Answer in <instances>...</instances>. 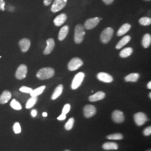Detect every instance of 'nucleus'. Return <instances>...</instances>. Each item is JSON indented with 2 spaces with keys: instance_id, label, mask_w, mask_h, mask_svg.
Returning a JSON list of instances; mask_svg holds the SVG:
<instances>
[{
  "instance_id": "obj_15",
  "label": "nucleus",
  "mask_w": 151,
  "mask_h": 151,
  "mask_svg": "<svg viewBox=\"0 0 151 151\" xmlns=\"http://www.w3.org/2000/svg\"><path fill=\"white\" fill-rule=\"evenodd\" d=\"M67 16L65 14H61L58 16H57L54 20V23L55 25L57 27H60L63 25L67 20Z\"/></svg>"
},
{
  "instance_id": "obj_14",
  "label": "nucleus",
  "mask_w": 151,
  "mask_h": 151,
  "mask_svg": "<svg viewBox=\"0 0 151 151\" xmlns=\"http://www.w3.org/2000/svg\"><path fill=\"white\" fill-rule=\"evenodd\" d=\"M47 47L44 49V54L45 55L50 54L52 50H53L55 46V42L54 39L52 38H49L47 41Z\"/></svg>"
},
{
  "instance_id": "obj_43",
  "label": "nucleus",
  "mask_w": 151,
  "mask_h": 151,
  "mask_svg": "<svg viewBox=\"0 0 151 151\" xmlns=\"http://www.w3.org/2000/svg\"><path fill=\"white\" fill-rule=\"evenodd\" d=\"M149 96H150V99L151 98V92L150 93V95H149Z\"/></svg>"
},
{
  "instance_id": "obj_1",
  "label": "nucleus",
  "mask_w": 151,
  "mask_h": 151,
  "mask_svg": "<svg viewBox=\"0 0 151 151\" xmlns=\"http://www.w3.org/2000/svg\"><path fill=\"white\" fill-rule=\"evenodd\" d=\"M54 70L50 67H45L40 69L37 73V77L39 79L44 80L52 78L54 75Z\"/></svg>"
},
{
  "instance_id": "obj_11",
  "label": "nucleus",
  "mask_w": 151,
  "mask_h": 151,
  "mask_svg": "<svg viewBox=\"0 0 151 151\" xmlns=\"http://www.w3.org/2000/svg\"><path fill=\"white\" fill-rule=\"evenodd\" d=\"M112 119L116 123H122L125 119L124 114L120 110H115L112 114Z\"/></svg>"
},
{
  "instance_id": "obj_24",
  "label": "nucleus",
  "mask_w": 151,
  "mask_h": 151,
  "mask_svg": "<svg viewBox=\"0 0 151 151\" xmlns=\"http://www.w3.org/2000/svg\"><path fill=\"white\" fill-rule=\"evenodd\" d=\"M140 76L138 73H130L125 77V80L127 82H137L139 79Z\"/></svg>"
},
{
  "instance_id": "obj_3",
  "label": "nucleus",
  "mask_w": 151,
  "mask_h": 151,
  "mask_svg": "<svg viewBox=\"0 0 151 151\" xmlns=\"http://www.w3.org/2000/svg\"><path fill=\"white\" fill-rule=\"evenodd\" d=\"M114 30L111 27H107L103 31L100 37V39L104 44H106L111 39L113 35Z\"/></svg>"
},
{
  "instance_id": "obj_36",
  "label": "nucleus",
  "mask_w": 151,
  "mask_h": 151,
  "mask_svg": "<svg viewBox=\"0 0 151 151\" xmlns=\"http://www.w3.org/2000/svg\"><path fill=\"white\" fill-rule=\"evenodd\" d=\"M5 2L4 0H0V10L1 11H5Z\"/></svg>"
},
{
  "instance_id": "obj_13",
  "label": "nucleus",
  "mask_w": 151,
  "mask_h": 151,
  "mask_svg": "<svg viewBox=\"0 0 151 151\" xmlns=\"http://www.w3.org/2000/svg\"><path fill=\"white\" fill-rule=\"evenodd\" d=\"M97 78L99 80L106 83H111L113 81V77L110 75L105 72L99 73L97 74Z\"/></svg>"
},
{
  "instance_id": "obj_6",
  "label": "nucleus",
  "mask_w": 151,
  "mask_h": 151,
  "mask_svg": "<svg viewBox=\"0 0 151 151\" xmlns=\"http://www.w3.org/2000/svg\"><path fill=\"white\" fill-rule=\"evenodd\" d=\"M27 68L25 65H21L19 66L16 70L15 77L18 80L24 79L27 75Z\"/></svg>"
},
{
  "instance_id": "obj_20",
  "label": "nucleus",
  "mask_w": 151,
  "mask_h": 151,
  "mask_svg": "<svg viewBox=\"0 0 151 151\" xmlns=\"http://www.w3.org/2000/svg\"><path fill=\"white\" fill-rule=\"evenodd\" d=\"M103 148L105 150H118V146L114 142H106L103 145Z\"/></svg>"
},
{
  "instance_id": "obj_31",
  "label": "nucleus",
  "mask_w": 151,
  "mask_h": 151,
  "mask_svg": "<svg viewBox=\"0 0 151 151\" xmlns=\"http://www.w3.org/2000/svg\"><path fill=\"white\" fill-rule=\"evenodd\" d=\"M75 120L73 118H71L68 120V121L65 124V129L67 130H70L73 127V124H74Z\"/></svg>"
},
{
  "instance_id": "obj_39",
  "label": "nucleus",
  "mask_w": 151,
  "mask_h": 151,
  "mask_svg": "<svg viewBox=\"0 0 151 151\" xmlns=\"http://www.w3.org/2000/svg\"><path fill=\"white\" fill-rule=\"evenodd\" d=\"M103 2L106 5H111L113 4L114 0H103Z\"/></svg>"
},
{
  "instance_id": "obj_37",
  "label": "nucleus",
  "mask_w": 151,
  "mask_h": 151,
  "mask_svg": "<svg viewBox=\"0 0 151 151\" xmlns=\"http://www.w3.org/2000/svg\"><path fill=\"white\" fill-rule=\"evenodd\" d=\"M53 0H44V5L46 6L50 5V4L52 2Z\"/></svg>"
},
{
  "instance_id": "obj_28",
  "label": "nucleus",
  "mask_w": 151,
  "mask_h": 151,
  "mask_svg": "<svg viewBox=\"0 0 151 151\" xmlns=\"http://www.w3.org/2000/svg\"><path fill=\"white\" fill-rule=\"evenodd\" d=\"M139 22L140 23V25H142L148 26V25H151V19L150 17H143L139 19Z\"/></svg>"
},
{
  "instance_id": "obj_40",
  "label": "nucleus",
  "mask_w": 151,
  "mask_h": 151,
  "mask_svg": "<svg viewBox=\"0 0 151 151\" xmlns=\"http://www.w3.org/2000/svg\"><path fill=\"white\" fill-rule=\"evenodd\" d=\"M31 114H32V117H35L37 114V111L36 110H32Z\"/></svg>"
},
{
  "instance_id": "obj_38",
  "label": "nucleus",
  "mask_w": 151,
  "mask_h": 151,
  "mask_svg": "<svg viewBox=\"0 0 151 151\" xmlns=\"http://www.w3.org/2000/svg\"><path fill=\"white\" fill-rule=\"evenodd\" d=\"M65 118H66V115L62 113L60 116H58L57 118V119L59 120H65Z\"/></svg>"
},
{
  "instance_id": "obj_9",
  "label": "nucleus",
  "mask_w": 151,
  "mask_h": 151,
  "mask_svg": "<svg viewBox=\"0 0 151 151\" xmlns=\"http://www.w3.org/2000/svg\"><path fill=\"white\" fill-rule=\"evenodd\" d=\"M100 19L99 17H93L87 20L85 22L84 27L87 30L92 29L93 28L96 27L98 24L100 22Z\"/></svg>"
},
{
  "instance_id": "obj_18",
  "label": "nucleus",
  "mask_w": 151,
  "mask_h": 151,
  "mask_svg": "<svg viewBox=\"0 0 151 151\" xmlns=\"http://www.w3.org/2000/svg\"><path fill=\"white\" fill-rule=\"evenodd\" d=\"M131 28V25L129 24H124L121 27H120L119 30L117 32V35L118 36L120 37L124 35L125 33L128 32Z\"/></svg>"
},
{
  "instance_id": "obj_29",
  "label": "nucleus",
  "mask_w": 151,
  "mask_h": 151,
  "mask_svg": "<svg viewBox=\"0 0 151 151\" xmlns=\"http://www.w3.org/2000/svg\"><path fill=\"white\" fill-rule=\"evenodd\" d=\"M11 108L16 110H20L22 109V105L19 102L16 101L15 99H13L10 103Z\"/></svg>"
},
{
  "instance_id": "obj_10",
  "label": "nucleus",
  "mask_w": 151,
  "mask_h": 151,
  "mask_svg": "<svg viewBox=\"0 0 151 151\" xmlns=\"http://www.w3.org/2000/svg\"><path fill=\"white\" fill-rule=\"evenodd\" d=\"M96 112V108L92 105H87L83 108L84 115L86 118H89L93 116Z\"/></svg>"
},
{
  "instance_id": "obj_44",
  "label": "nucleus",
  "mask_w": 151,
  "mask_h": 151,
  "mask_svg": "<svg viewBox=\"0 0 151 151\" xmlns=\"http://www.w3.org/2000/svg\"><path fill=\"white\" fill-rule=\"evenodd\" d=\"M151 151V149H150V150H147V151Z\"/></svg>"
},
{
  "instance_id": "obj_41",
  "label": "nucleus",
  "mask_w": 151,
  "mask_h": 151,
  "mask_svg": "<svg viewBox=\"0 0 151 151\" xmlns=\"http://www.w3.org/2000/svg\"><path fill=\"white\" fill-rule=\"evenodd\" d=\"M147 87L148 89H151V82H149V83L147 84Z\"/></svg>"
},
{
  "instance_id": "obj_16",
  "label": "nucleus",
  "mask_w": 151,
  "mask_h": 151,
  "mask_svg": "<svg viewBox=\"0 0 151 151\" xmlns=\"http://www.w3.org/2000/svg\"><path fill=\"white\" fill-rule=\"evenodd\" d=\"M12 97L11 93L9 91L5 90L2 93L0 96V104H5L7 103Z\"/></svg>"
},
{
  "instance_id": "obj_19",
  "label": "nucleus",
  "mask_w": 151,
  "mask_h": 151,
  "mask_svg": "<svg viewBox=\"0 0 151 151\" xmlns=\"http://www.w3.org/2000/svg\"><path fill=\"white\" fill-rule=\"evenodd\" d=\"M69 31V27L67 25H65L60 30L58 34V39L60 41H62L67 37Z\"/></svg>"
},
{
  "instance_id": "obj_30",
  "label": "nucleus",
  "mask_w": 151,
  "mask_h": 151,
  "mask_svg": "<svg viewBox=\"0 0 151 151\" xmlns=\"http://www.w3.org/2000/svg\"><path fill=\"white\" fill-rule=\"evenodd\" d=\"M107 138L109 139H112V140H120L123 138V136L120 133H116V134L108 135Z\"/></svg>"
},
{
  "instance_id": "obj_2",
  "label": "nucleus",
  "mask_w": 151,
  "mask_h": 151,
  "mask_svg": "<svg viewBox=\"0 0 151 151\" xmlns=\"http://www.w3.org/2000/svg\"><path fill=\"white\" fill-rule=\"evenodd\" d=\"M85 35V27L81 24L77 25L75 28V42L76 43L80 44L83 41Z\"/></svg>"
},
{
  "instance_id": "obj_4",
  "label": "nucleus",
  "mask_w": 151,
  "mask_h": 151,
  "mask_svg": "<svg viewBox=\"0 0 151 151\" xmlns=\"http://www.w3.org/2000/svg\"><path fill=\"white\" fill-rule=\"evenodd\" d=\"M85 76V75L83 72H80L78 74H77L75 76L73 81H72V83L71 85L72 89L76 90L80 86L82 82L83 81Z\"/></svg>"
},
{
  "instance_id": "obj_27",
  "label": "nucleus",
  "mask_w": 151,
  "mask_h": 151,
  "mask_svg": "<svg viewBox=\"0 0 151 151\" xmlns=\"http://www.w3.org/2000/svg\"><path fill=\"white\" fill-rule=\"evenodd\" d=\"M38 100V97H32L30 98L28 101L27 103L26 104V108L27 109H30V108H32L35 104L37 102Z\"/></svg>"
},
{
  "instance_id": "obj_42",
  "label": "nucleus",
  "mask_w": 151,
  "mask_h": 151,
  "mask_svg": "<svg viewBox=\"0 0 151 151\" xmlns=\"http://www.w3.org/2000/svg\"><path fill=\"white\" fill-rule=\"evenodd\" d=\"M47 113H45V112H44L43 113V116L44 117H47Z\"/></svg>"
},
{
  "instance_id": "obj_5",
  "label": "nucleus",
  "mask_w": 151,
  "mask_h": 151,
  "mask_svg": "<svg viewBox=\"0 0 151 151\" xmlns=\"http://www.w3.org/2000/svg\"><path fill=\"white\" fill-rule=\"evenodd\" d=\"M67 2V0H55L52 6L51 11L55 13L60 11L65 7Z\"/></svg>"
},
{
  "instance_id": "obj_22",
  "label": "nucleus",
  "mask_w": 151,
  "mask_h": 151,
  "mask_svg": "<svg viewBox=\"0 0 151 151\" xmlns=\"http://www.w3.org/2000/svg\"><path fill=\"white\" fill-rule=\"evenodd\" d=\"M130 39H131V38L129 35H127V36L124 37L119 41V43L117 44V45L116 46V48L117 49H120L122 48V47H124V45H125L129 42Z\"/></svg>"
},
{
  "instance_id": "obj_34",
  "label": "nucleus",
  "mask_w": 151,
  "mask_h": 151,
  "mask_svg": "<svg viewBox=\"0 0 151 151\" xmlns=\"http://www.w3.org/2000/svg\"><path fill=\"white\" fill-rule=\"evenodd\" d=\"M70 109V105L69 104H65L64 106V108L62 110V114H64L66 115L68 113H69Z\"/></svg>"
},
{
  "instance_id": "obj_26",
  "label": "nucleus",
  "mask_w": 151,
  "mask_h": 151,
  "mask_svg": "<svg viewBox=\"0 0 151 151\" xmlns=\"http://www.w3.org/2000/svg\"><path fill=\"white\" fill-rule=\"evenodd\" d=\"M132 53H133V49L130 47H128V48H124L120 52V56L122 58H127L132 54Z\"/></svg>"
},
{
  "instance_id": "obj_21",
  "label": "nucleus",
  "mask_w": 151,
  "mask_h": 151,
  "mask_svg": "<svg viewBox=\"0 0 151 151\" xmlns=\"http://www.w3.org/2000/svg\"><path fill=\"white\" fill-rule=\"evenodd\" d=\"M151 43V36L149 34H146L142 39V44L144 48H147L150 46Z\"/></svg>"
},
{
  "instance_id": "obj_12",
  "label": "nucleus",
  "mask_w": 151,
  "mask_h": 151,
  "mask_svg": "<svg viewBox=\"0 0 151 151\" xmlns=\"http://www.w3.org/2000/svg\"><path fill=\"white\" fill-rule=\"evenodd\" d=\"M30 44H31L30 40L27 38L22 39L19 42V45L20 46V49L22 52H24V53L27 52L29 49Z\"/></svg>"
},
{
  "instance_id": "obj_7",
  "label": "nucleus",
  "mask_w": 151,
  "mask_h": 151,
  "mask_svg": "<svg viewBox=\"0 0 151 151\" xmlns=\"http://www.w3.org/2000/svg\"><path fill=\"white\" fill-rule=\"evenodd\" d=\"M83 65L82 60L78 58H74L70 60L68 65V70L70 71L76 70L78 69Z\"/></svg>"
},
{
  "instance_id": "obj_25",
  "label": "nucleus",
  "mask_w": 151,
  "mask_h": 151,
  "mask_svg": "<svg viewBox=\"0 0 151 151\" xmlns=\"http://www.w3.org/2000/svg\"><path fill=\"white\" fill-rule=\"evenodd\" d=\"M45 88V86H42L35 90H32V92L30 93L32 97H37L39 95H41L43 92Z\"/></svg>"
},
{
  "instance_id": "obj_35",
  "label": "nucleus",
  "mask_w": 151,
  "mask_h": 151,
  "mask_svg": "<svg viewBox=\"0 0 151 151\" xmlns=\"http://www.w3.org/2000/svg\"><path fill=\"white\" fill-rule=\"evenodd\" d=\"M143 134L146 136H149L151 134V127L150 126L148 127H147L143 131Z\"/></svg>"
},
{
  "instance_id": "obj_32",
  "label": "nucleus",
  "mask_w": 151,
  "mask_h": 151,
  "mask_svg": "<svg viewBox=\"0 0 151 151\" xmlns=\"http://www.w3.org/2000/svg\"><path fill=\"white\" fill-rule=\"evenodd\" d=\"M13 129H14V131L15 134L20 133L22 132V128H21V126L20 125V123L18 122H16L14 124Z\"/></svg>"
},
{
  "instance_id": "obj_33",
  "label": "nucleus",
  "mask_w": 151,
  "mask_h": 151,
  "mask_svg": "<svg viewBox=\"0 0 151 151\" xmlns=\"http://www.w3.org/2000/svg\"><path fill=\"white\" fill-rule=\"evenodd\" d=\"M20 91L24 93H30L32 91V88L28 87L27 86H22L20 88Z\"/></svg>"
},
{
  "instance_id": "obj_8",
  "label": "nucleus",
  "mask_w": 151,
  "mask_h": 151,
  "mask_svg": "<svg viewBox=\"0 0 151 151\" xmlns=\"http://www.w3.org/2000/svg\"><path fill=\"white\" fill-rule=\"evenodd\" d=\"M134 119L136 124L138 126H141L145 124L148 120V118L146 114L142 112L135 114Z\"/></svg>"
},
{
  "instance_id": "obj_45",
  "label": "nucleus",
  "mask_w": 151,
  "mask_h": 151,
  "mask_svg": "<svg viewBox=\"0 0 151 151\" xmlns=\"http://www.w3.org/2000/svg\"><path fill=\"white\" fill-rule=\"evenodd\" d=\"M145 1H151V0H145Z\"/></svg>"
},
{
  "instance_id": "obj_17",
  "label": "nucleus",
  "mask_w": 151,
  "mask_h": 151,
  "mask_svg": "<svg viewBox=\"0 0 151 151\" xmlns=\"http://www.w3.org/2000/svg\"><path fill=\"white\" fill-rule=\"evenodd\" d=\"M105 97V93L103 91H99L89 97V100L91 102H95L103 100Z\"/></svg>"
},
{
  "instance_id": "obj_46",
  "label": "nucleus",
  "mask_w": 151,
  "mask_h": 151,
  "mask_svg": "<svg viewBox=\"0 0 151 151\" xmlns=\"http://www.w3.org/2000/svg\"><path fill=\"white\" fill-rule=\"evenodd\" d=\"M65 151H69V150H65Z\"/></svg>"
},
{
  "instance_id": "obj_23",
  "label": "nucleus",
  "mask_w": 151,
  "mask_h": 151,
  "mask_svg": "<svg viewBox=\"0 0 151 151\" xmlns=\"http://www.w3.org/2000/svg\"><path fill=\"white\" fill-rule=\"evenodd\" d=\"M63 90V86L62 85H60L56 87L55 89L54 92L52 96V100H55L58 97L60 96V95L62 94V92Z\"/></svg>"
}]
</instances>
